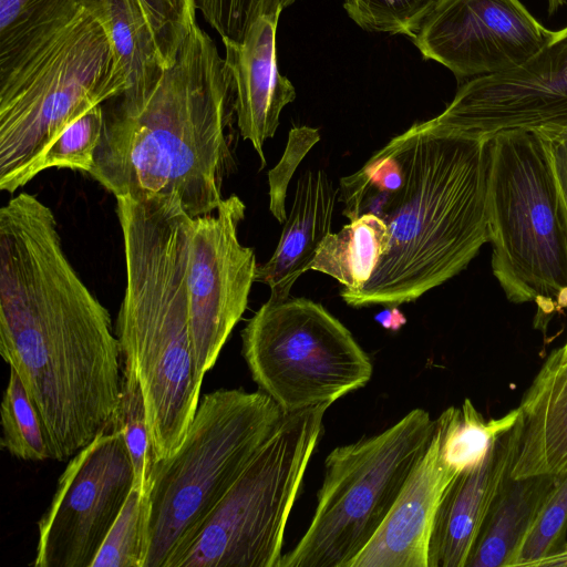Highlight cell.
I'll return each mask as SVG.
<instances>
[{"label": "cell", "instance_id": "obj_32", "mask_svg": "<svg viewBox=\"0 0 567 567\" xmlns=\"http://www.w3.org/2000/svg\"><path fill=\"white\" fill-rule=\"evenodd\" d=\"M153 28L166 69L196 23L195 0H140Z\"/></svg>", "mask_w": 567, "mask_h": 567}, {"label": "cell", "instance_id": "obj_35", "mask_svg": "<svg viewBox=\"0 0 567 567\" xmlns=\"http://www.w3.org/2000/svg\"><path fill=\"white\" fill-rule=\"evenodd\" d=\"M374 320L384 329L391 331H398L406 323L405 316L396 306H388L375 315Z\"/></svg>", "mask_w": 567, "mask_h": 567}, {"label": "cell", "instance_id": "obj_34", "mask_svg": "<svg viewBox=\"0 0 567 567\" xmlns=\"http://www.w3.org/2000/svg\"><path fill=\"white\" fill-rule=\"evenodd\" d=\"M539 134L546 142L553 173L567 215V130Z\"/></svg>", "mask_w": 567, "mask_h": 567}, {"label": "cell", "instance_id": "obj_9", "mask_svg": "<svg viewBox=\"0 0 567 567\" xmlns=\"http://www.w3.org/2000/svg\"><path fill=\"white\" fill-rule=\"evenodd\" d=\"M329 406L284 414L168 567H278L286 525Z\"/></svg>", "mask_w": 567, "mask_h": 567}, {"label": "cell", "instance_id": "obj_8", "mask_svg": "<svg viewBox=\"0 0 567 567\" xmlns=\"http://www.w3.org/2000/svg\"><path fill=\"white\" fill-rule=\"evenodd\" d=\"M435 424L414 409L386 430L332 450L310 524L278 567H349L388 516Z\"/></svg>", "mask_w": 567, "mask_h": 567}, {"label": "cell", "instance_id": "obj_28", "mask_svg": "<svg viewBox=\"0 0 567 567\" xmlns=\"http://www.w3.org/2000/svg\"><path fill=\"white\" fill-rule=\"evenodd\" d=\"M447 0H343L348 16L362 29L413 39L426 19Z\"/></svg>", "mask_w": 567, "mask_h": 567}, {"label": "cell", "instance_id": "obj_37", "mask_svg": "<svg viewBox=\"0 0 567 567\" xmlns=\"http://www.w3.org/2000/svg\"><path fill=\"white\" fill-rule=\"evenodd\" d=\"M547 1H548V12L549 13H554L561 6H564L567 0H547Z\"/></svg>", "mask_w": 567, "mask_h": 567}, {"label": "cell", "instance_id": "obj_26", "mask_svg": "<svg viewBox=\"0 0 567 567\" xmlns=\"http://www.w3.org/2000/svg\"><path fill=\"white\" fill-rule=\"evenodd\" d=\"M148 493L133 485L92 567H144L147 554Z\"/></svg>", "mask_w": 567, "mask_h": 567}, {"label": "cell", "instance_id": "obj_16", "mask_svg": "<svg viewBox=\"0 0 567 567\" xmlns=\"http://www.w3.org/2000/svg\"><path fill=\"white\" fill-rule=\"evenodd\" d=\"M436 423V421H435ZM435 430L400 495L369 544L349 567H429V545L442 496L457 475L441 457Z\"/></svg>", "mask_w": 567, "mask_h": 567}, {"label": "cell", "instance_id": "obj_13", "mask_svg": "<svg viewBox=\"0 0 567 567\" xmlns=\"http://www.w3.org/2000/svg\"><path fill=\"white\" fill-rule=\"evenodd\" d=\"M425 122L484 140L513 130H567V27L520 66L466 81L446 109Z\"/></svg>", "mask_w": 567, "mask_h": 567}, {"label": "cell", "instance_id": "obj_36", "mask_svg": "<svg viewBox=\"0 0 567 567\" xmlns=\"http://www.w3.org/2000/svg\"><path fill=\"white\" fill-rule=\"evenodd\" d=\"M529 567H567V542H563L554 551L534 561Z\"/></svg>", "mask_w": 567, "mask_h": 567}, {"label": "cell", "instance_id": "obj_30", "mask_svg": "<svg viewBox=\"0 0 567 567\" xmlns=\"http://www.w3.org/2000/svg\"><path fill=\"white\" fill-rule=\"evenodd\" d=\"M296 0H195L197 10L221 40L240 42L262 18H279Z\"/></svg>", "mask_w": 567, "mask_h": 567}, {"label": "cell", "instance_id": "obj_31", "mask_svg": "<svg viewBox=\"0 0 567 567\" xmlns=\"http://www.w3.org/2000/svg\"><path fill=\"white\" fill-rule=\"evenodd\" d=\"M566 530L567 472L558 475V481L525 538L513 567H529L554 551L564 542Z\"/></svg>", "mask_w": 567, "mask_h": 567}, {"label": "cell", "instance_id": "obj_12", "mask_svg": "<svg viewBox=\"0 0 567 567\" xmlns=\"http://www.w3.org/2000/svg\"><path fill=\"white\" fill-rule=\"evenodd\" d=\"M246 206L235 194L190 219L186 286L197 374L204 380L241 319L257 269L254 248L238 236Z\"/></svg>", "mask_w": 567, "mask_h": 567}, {"label": "cell", "instance_id": "obj_15", "mask_svg": "<svg viewBox=\"0 0 567 567\" xmlns=\"http://www.w3.org/2000/svg\"><path fill=\"white\" fill-rule=\"evenodd\" d=\"M519 437L517 419L493 440L481 463L457 474L446 487L431 533L429 567L466 566L487 514L511 475Z\"/></svg>", "mask_w": 567, "mask_h": 567}, {"label": "cell", "instance_id": "obj_22", "mask_svg": "<svg viewBox=\"0 0 567 567\" xmlns=\"http://www.w3.org/2000/svg\"><path fill=\"white\" fill-rule=\"evenodd\" d=\"M389 241L384 219L363 214L323 239L309 270L329 275L343 289L357 291L371 278L389 248Z\"/></svg>", "mask_w": 567, "mask_h": 567}, {"label": "cell", "instance_id": "obj_14", "mask_svg": "<svg viewBox=\"0 0 567 567\" xmlns=\"http://www.w3.org/2000/svg\"><path fill=\"white\" fill-rule=\"evenodd\" d=\"M520 0H447L412 39L457 79L518 68L553 37Z\"/></svg>", "mask_w": 567, "mask_h": 567}, {"label": "cell", "instance_id": "obj_38", "mask_svg": "<svg viewBox=\"0 0 567 567\" xmlns=\"http://www.w3.org/2000/svg\"><path fill=\"white\" fill-rule=\"evenodd\" d=\"M560 360L567 361V342L560 348Z\"/></svg>", "mask_w": 567, "mask_h": 567}, {"label": "cell", "instance_id": "obj_17", "mask_svg": "<svg viewBox=\"0 0 567 567\" xmlns=\"http://www.w3.org/2000/svg\"><path fill=\"white\" fill-rule=\"evenodd\" d=\"M278 20H257L240 42L223 40L237 126L257 152L261 167L266 165L265 142L274 137L282 109L296 99L293 85L277 66Z\"/></svg>", "mask_w": 567, "mask_h": 567}, {"label": "cell", "instance_id": "obj_4", "mask_svg": "<svg viewBox=\"0 0 567 567\" xmlns=\"http://www.w3.org/2000/svg\"><path fill=\"white\" fill-rule=\"evenodd\" d=\"M126 286L116 336L138 381L155 463L174 454L199 404L186 286L190 219L172 197L116 196Z\"/></svg>", "mask_w": 567, "mask_h": 567}, {"label": "cell", "instance_id": "obj_20", "mask_svg": "<svg viewBox=\"0 0 567 567\" xmlns=\"http://www.w3.org/2000/svg\"><path fill=\"white\" fill-rule=\"evenodd\" d=\"M106 31L115 74L124 86V101L146 95L157 83L166 66L140 0H81Z\"/></svg>", "mask_w": 567, "mask_h": 567}, {"label": "cell", "instance_id": "obj_6", "mask_svg": "<svg viewBox=\"0 0 567 567\" xmlns=\"http://www.w3.org/2000/svg\"><path fill=\"white\" fill-rule=\"evenodd\" d=\"M284 414L260 390L204 395L178 450L154 465L144 567H168L190 545Z\"/></svg>", "mask_w": 567, "mask_h": 567}, {"label": "cell", "instance_id": "obj_3", "mask_svg": "<svg viewBox=\"0 0 567 567\" xmlns=\"http://www.w3.org/2000/svg\"><path fill=\"white\" fill-rule=\"evenodd\" d=\"M382 148L404 179L383 217L386 252L361 289L340 292L357 308L414 301L464 270L488 243L491 140L422 122Z\"/></svg>", "mask_w": 567, "mask_h": 567}, {"label": "cell", "instance_id": "obj_10", "mask_svg": "<svg viewBox=\"0 0 567 567\" xmlns=\"http://www.w3.org/2000/svg\"><path fill=\"white\" fill-rule=\"evenodd\" d=\"M241 354L259 390L285 414L331 405L373 372L347 327L307 298L269 297L241 331Z\"/></svg>", "mask_w": 567, "mask_h": 567}, {"label": "cell", "instance_id": "obj_7", "mask_svg": "<svg viewBox=\"0 0 567 567\" xmlns=\"http://www.w3.org/2000/svg\"><path fill=\"white\" fill-rule=\"evenodd\" d=\"M488 243L493 275L536 318L567 310V215L544 137L504 131L491 138Z\"/></svg>", "mask_w": 567, "mask_h": 567}, {"label": "cell", "instance_id": "obj_25", "mask_svg": "<svg viewBox=\"0 0 567 567\" xmlns=\"http://www.w3.org/2000/svg\"><path fill=\"white\" fill-rule=\"evenodd\" d=\"M0 412L2 426L0 444L3 449L22 461L52 460L40 413L13 369H10Z\"/></svg>", "mask_w": 567, "mask_h": 567}, {"label": "cell", "instance_id": "obj_27", "mask_svg": "<svg viewBox=\"0 0 567 567\" xmlns=\"http://www.w3.org/2000/svg\"><path fill=\"white\" fill-rule=\"evenodd\" d=\"M112 424L118 427L124 436L134 470V484L141 487L143 493H148L155 458L142 389L137 379L130 372L123 371L120 402Z\"/></svg>", "mask_w": 567, "mask_h": 567}, {"label": "cell", "instance_id": "obj_18", "mask_svg": "<svg viewBox=\"0 0 567 567\" xmlns=\"http://www.w3.org/2000/svg\"><path fill=\"white\" fill-rule=\"evenodd\" d=\"M338 193L323 169H308L298 178L278 245L256 269L255 281L270 288V298H289L295 282L309 270L319 246L331 233Z\"/></svg>", "mask_w": 567, "mask_h": 567}, {"label": "cell", "instance_id": "obj_1", "mask_svg": "<svg viewBox=\"0 0 567 567\" xmlns=\"http://www.w3.org/2000/svg\"><path fill=\"white\" fill-rule=\"evenodd\" d=\"M0 354L40 413L52 460L111 426L122 382L111 315L68 259L52 209L28 193L0 209Z\"/></svg>", "mask_w": 567, "mask_h": 567}, {"label": "cell", "instance_id": "obj_23", "mask_svg": "<svg viewBox=\"0 0 567 567\" xmlns=\"http://www.w3.org/2000/svg\"><path fill=\"white\" fill-rule=\"evenodd\" d=\"M517 419L518 409H515L487 421L470 399H465L460 408L444 410L435 420L441 432L443 462L457 474L476 466L485 457L493 440L511 429Z\"/></svg>", "mask_w": 567, "mask_h": 567}, {"label": "cell", "instance_id": "obj_24", "mask_svg": "<svg viewBox=\"0 0 567 567\" xmlns=\"http://www.w3.org/2000/svg\"><path fill=\"white\" fill-rule=\"evenodd\" d=\"M81 0H0V68L73 17Z\"/></svg>", "mask_w": 567, "mask_h": 567}, {"label": "cell", "instance_id": "obj_11", "mask_svg": "<svg viewBox=\"0 0 567 567\" xmlns=\"http://www.w3.org/2000/svg\"><path fill=\"white\" fill-rule=\"evenodd\" d=\"M135 483L124 436L111 424L72 456L38 522L34 567H92Z\"/></svg>", "mask_w": 567, "mask_h": 567}, {"label": "cell", "instance_id": "obj_2", "mask_svg": "<svg viewBox=\"0 0 567 567\" xmlns=\"http://www.w3.org/2000/svg\"><path fill=\"white\" fill-rule=\"evenodd\" d=\"M231 97L225 59L195 23L146 95L104 112L89 175L115 197H173L192 218L215 212L234 166Z\"/></svg>", "mask_w": 567, "mask_h": 567}, {"label": "cell", "instance_id": "obj_29", "mask_svg": "<svg viewBox=\"0 0 567 567\" xmlns=\"http://www.w3.org/2000/svg\"><path fill=\"white\" fill-rule=\"evenodd\" d=\"M104 126L102 104L89 109L70 125L47 148L38 162L35 176L51 167L69 168L90 173Z\"/></svg>", "mask_w": 567, "mask_h": 567}, {"label": "cell", "instance_id": "obj_5", "mask_svg": "<svg viewBox=\"0 0 567 567\" xmlns=\"http://www.w3.org/2000/svg\"><path fill=\"white\" fill-rule=\"evenodd\" d=\"M123 92L109 35L82 6L0 68V189L14 193L28 184L68 125Z\"/></svg>", "mask_w": 567, "mask_h": 567}, {"label": "cell", "instance_id": "obj_33", "mask_svg": "<svg viewBox=\"0 0 567 567\" xmlns=\"http://www.w3.org/2000/svg\"><path fill=\"white\" fill-rule=\"evenodd\" d=\"M319 140L320 134L317 128L309 126L291 128L281 159L268 173L269 209L279 223H285L287 218V189L293 172Z\"/></svg>", "mask_w": 567, "mask_h": 567}, {"label": "cell", "instance_id": "obj_19", "mask_svg": "<svg viewBox=\"0 0 567 567\" xmlns=\"http://www.w3.org/2000/svg\"><path fill=\"white\" fill-rule=\"evenodd\" d=\"M520 437L511 476L567 472V361L553 350L523 395Z\"/></svg>", "mask_w": 567, "mask_h": 567}, {"label": "cell", "instance_id": "obj_21", "mask_svg": "<svg viewBox=\"0 0 567 567\" xmlns=\"http://www.w3.org/2000/svg\"><path fill=\"white\" fill-rule=\"evenodd\" d=\"M558 475H534L504 483L481 528L465 567H513Z\"/></svg>", "mask_w": 567, "mask_h": 567}]
</instances>
